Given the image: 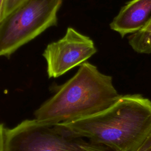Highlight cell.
Returning <instances> with one entry per match:
<instances>
[{"instance_id":"6da1fadb","label":"cell","mask_w":151,"mask_h":151,"mask_svg":"<svg viewBox=\"0 0 151 151\" xmlns=\"http://www.w3.org/2000/svg\"><path fill=\"white\" fill-rule=\"evenodd\" d=\"M61 123L116 151H135L151 132V101L140 94L121 96L101 113Z\"/></svg>"},{"instance_id":"7a4b0ae2","label":"cell","mask_w":151,"mask_h":151,"mask_svg":"<svg viewBox=\"0 0 151 151\" xmlns=\"http://www.w3.org/2000/svg\"><path fill=\"white\" fill-rule=\"evenodd\" d=\"M120 96L111 76L84 62L76 74L35 111V119L61 123L86 118L107 109Z\"/></svg>"},{"instance_id":"3957f363","label":"cell","mask_w":151,"mask_h":151,"mask_svg":"<svg viewBox=\"0 0 151 151\" xmlns=\"http://www.w3.org/2000/svg\"><path fill=\"white\" fill-rule=\"evenodd\" d=\"M4 151H116L63 123L25 120L5 129Z\"/></svg>"},{"instance_id":"277c9868","label":"cell","mask_w":151,"mask_h":151,"mask_svg":"<svg viewBox=\"0 0 151 151\" xmlns=\"http://www.w3.org/2000/svg\"><path fill=\"white\" fill-rule=\"evenodd\" d=\"M63 0H25L0 22V56L8 57L57 23Z\"/></svg>"},{"instance_id":"5b68a950","label":"cell","mask_w":151,"mask_h":151,"mask_svg":"<svg viewBox=\"0 0 151 151\" xmlns=\"http://www.w3.org/2000/svg\"><path fill=\"white\" fill-rule=\"evenodd\" d=\"M97 52L93 41L72 27L61 39L49 44L42 55L50 78H57L80 65Z\"/></svg>"},{"instance_id":"8992f818","label":"cell","mask_w":151,"mask_h":151,"mask_svg":"<svg viewBox=\"0 0 151 151\" xmlns=\"http://www.w3.org/2000/svg\"><path fill=\"white\" fill-rule=\"evenodd\" d=\"M151 18V0H132L120 10L110 24L122 37L142 29Z\"/></svg>"},{"instance_id":"52a82bcc","label":"cell","mask_w":151,"mask_h":151,"mask_svg":"<svg viewBox=\"0 0 151 151\" xmlns=\"http://www.w3.org/2000/svg\"><path fill=\"white\" fill-rule=\"evenodd\" d=\"M128 40L134 51L151 54V18L142 29L129 35Z\"/></svg>"},{"instance_id":"ba28073f","label":"cell","mask_w":151,"mask_h":151,"mask_svg":"<svg viewBox=\"0 0 151 151\" xmlns=\"http://www.w3.org/2000/svg\"><path fill=\"white\" fill-rule=\"evenodd\" d=\"M25 1V0H5L2 9V20Z\"/></svg>"},{"instance_id":"9c48e42d","label":"cell","mask_w":151,"mask_h":151,"mask_svg":"<svg viewBox=\"0 0 151 151\" xmlns=\"http://www.w3.org/2000/svg\"><path fill=\"white\" fill-rule=\"evenodd\" d=\"M135 151H151V132Z\"/></svg>"},{"instance_id":"30bf717a","label":"cell","mask_w":151,"mask_h":151,"mask_svg":"<svg viewBox=\"0 0 151 151\" xmlns=\"http://www.w3.org/2000/svg\"><path fill=\"white\" fill-rule=\"evenodd\" d=\"M5 132L3 124H0V151H4L5 149Z\"/></svg>"},{"instance_id":"8fae6325","label":"cell","mask_w":151,"mask_h":151,"mask_svg":"<svg viewBox=\"0 0 151 151\" xmlns=\"http://www.w3.org/2000/svg\"><path fill=\"white\" fill-rule=\"evenodd\" d=\"M5 0H0V22L2 20V9H3V6Z\"/></svg>"}]
</instances>
